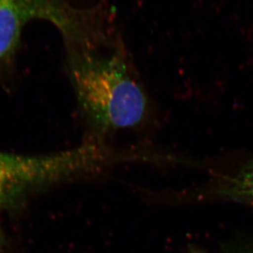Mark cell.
I'll list each match as a JSON object with an SVG mask.
<instances>
[{
  "instance_id": "1",
  "label": "cell",
  "mask_w": 253,
  "mask_h": 253,
  "mask_svg": "<svg viewBox=\"0 0 253 253\" xmlns=\"http://www.w3.org/2000/svg\"><path fill=\"white\" fill-rule=\"evenodd\" d=\"M66 70L78 108L100 134L146 120L150 102L131 71L120 37L99 44H66Z\"/></svg>"
},
{
  "instance_id": "2",
  "label": "cell",
  "mask_w": 253,
  "mask_h": 253,
  "mask_svg": "<svg viewBox=\"0 0 253 253\" xmlns=\"http://www.w3.org/2000/svg\"><path fill=\"white\" fill-rule=\"evenodd\" d=\"M121 160L122 154L95 142L48 156L0 153V205L30 188L90 173Z\"/></svg>"
},
{
  "instance_id": "3",
  "label": "cell",
  "mask_w": 253,
  "mask_h": 253,
  "mask_svg": "<svg viewBox=\"0 0 253 253\" xmlns=\"http://www.w3.org/2000/svg\"><path fill=\"white\" fill-rule=\"evenodd\" d=\"M36 18L55 25L63 39H74L90 27L92 11L66 0H0V63L13 56L23 27Z\"/></svg>"
},
{
  "instance_id": "4",
  "label": "cell",
  "mask_w": 253,
  "mask_h": 253,
  "mask_svg": "<svg viewBox=\"0 0 253 253\" xmlns=\"http://www.w3.org/2000/svg\"><path fill=\"white\" fill-rule=\"evenodd\" d=\"M189 195V200L230 202L253 207V158L233 162L213 171L208 182Z\"/></svg>"
},
{
  "instance_id": "5",
  "label": "cell",
  "mask_w": 253,
  "mask_h": 253,
  "mask_svg": "<svg viewBox=\"0 0 253 253\" xmlns=\"http://www.w3.org/2000/svg\"><path fill=\"white\" fill-rule=\"evenodd\" d=\"M243 253H253V247L247 249L245 251L243 252Z\"/></svg>"
},
{
  "instance_id": "6",
  "label": "cell",
  "mask_w": 253,
  "mask_h": 253,
  "mask_svg": "<svg viewBox=\"0 0 253 253\" xmlns=\"http://www.w3.org/2000/svg\"><path fill=\"white\" fill-rule=\"evenodd\" d=\"M192 253H196V252L193 251V252H192Z\"/></svg>"
}]
</instances>
